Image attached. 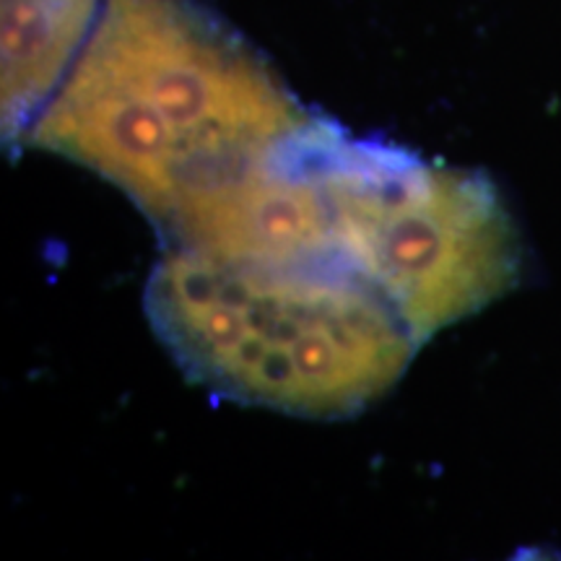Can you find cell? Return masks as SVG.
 <instances>
[{"label": "cell", "instance_id": "3", "mask_svg": "<svg viewBox=\"0 0 561 561\" xmlns=\"http://www.w3.org/2000/svg\"><path fill=\"white\" fill-rule=\"evenodd\" d=\"M299 146L331 250L419 346L515 289L520 240L489 178L351 138L320 117L305 125Z\"/></svg>", "mask_w": 561, "mask_h": 561}, {"label": "cell", "instance_id": "4", "mask_svg": "<svg viewBox=\"0 0 561 561\" xmlns=\"http://www.w3.org/2000/svg\"><path fill=\"white\" fill-rule=\"evenodd\" d=\"M104 0H3V136L24 144L66 79Z\"/></svg>", "mask_w": 561, "mask_h": 561}, {"label": "cell", "instance_id": "2", "mask_svg": "<svg viewBox=\"0 0 561 561\" xmlns=\"http://www.w3.org/2000/svg\"><path fill=\"white\" fill-rule=\"evenodd\" d=\"M144 307L193 382L289 416H354L398 385L419 348L398 312L339 255L161 248Z\"/></svg>", "mask_w": 561, "mask_h": 561}, {"label": "cell", "instance_id": "1", "mask_svg": "<svg viewBox=\"0 0 561 561\" xmlns=\"http://www.w3.org/2000/svg\"><path fill=\"white\" fill-rule=\"evenodd\" d=\"M310 121L263 55L193 0H104L24 144L100 174L161 229Z\"/></svg>", "mask_w": 561, "mask_h": 561}]
</instances>
